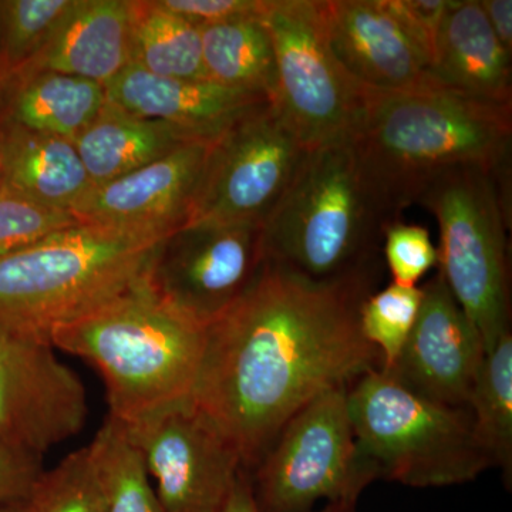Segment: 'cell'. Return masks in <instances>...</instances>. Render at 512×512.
Segmentation results:
<instances>
[{
    "label": "cell",
    "mask_w": 512,
    "mask_h": 512,
    "mask_svg": "<svg viewBox=\"0 0 512 512\" xmlns=\"http://www.w3.org/2000/svg\"><path fill=\"white\" fill-rule=\"evenodd\" d=\"M212 143L188 141L154 163L94 185L74 207V218L123 234L167 238L187 225Z\"/></svg>",
    "instance_id": "5bb4252c"
},
{
    "label": "cell",
    "mask_w": 512,
    "mask_h": 512,
    "mask_svg": "<svg viewBox=\"0 0 512 512\" xmlns=\"http://www.w3.org/2000/svg\"><path fill=\"white\" fill-rule=\"evenodd\" d=\"M106 103V87L59 72L19 77L0 96V117L39 133L76 140Z\"/></svg>",
    "instance_id": "7402d4cb"
},
{
    "label": "cell",
    "mask_w": 512,
    "mask_h": 512,
    "mask_svg": "<svg viewBox=\"0 0 512 512\" xmlns=\"http://www.w3.org/2000/svg\"><path fill=\"white\" fill-rule=\"evenodd\" d=\"M375 282L376 271L312 281L266 258L251 288L207 326L191 402L248 473L305 404L382 367L359 320Z\"/></svg>",
    "instance_id": "6da1fadb"
},
{
    "label": "cell",
    "mask_w": 512,
    "mask_h": 512,
    "mask_svg": "<svg viewBox=\"0 0 512 512\" xmlns=\"http://www.w3.org/2000/svg\"><path fill=\"white\" fill-rule=\"evenodd\" d=\"M265 262L262 227L187 225L161 242L147 281L168 305L207 328L251 288Z\"/></svg>",
    "instance_id": "4fadbf2b"
},
{
    "label": "cell",
    "mask_w": 512,
    "mask_h": 512,
    "mask_svg": "<svg viewBox=\"0 0 512 512\" xmlns=\"http://www.w3.org/2000/svg\"><path fill=\"white\" fill-rule=\"evenodd\" d=\"M70 0H0V96L28 69Z\"/></svg>",
    "instance_id": "4316f807"
},
{
    "label": "cell",
    "mask_w": 512,
    "mask_h": 512,
    "mask_svg": "<svg viewBox=\"0 0 512 512\" xmlns=\"http://www.w3.org/2000/svg\"><path fill=\"white\" fill-rule=\"evenodd\" d=\"M417 204L439 224V274L488 353L511 332V204L497 177L480 167L451 168L424 190Z\"/></svg>",
    "instance_id": "52a82bcc"
},
{
    "label": "cell",
    "mask_w": 512,
    "mask_h": 512,
    "mask_svg": "<svg viewBox=\"0 0 512 512\" xmlns=\"http://www.w3.org/2000/svg\"><path fill=\"white\" fill-rule=\"evenodd\" d=\"M157 3L201 29L231 20L261 18L266 0H157Z\"/></svg>",
    "instance_id": "d6a6232c"
},
{
    "label": "cell",
    "mask_w": 512,
    "mask_h": 512,
    "mask_svg": "<svg viewBox=\"0 0 512 512\" xmlns=\"http://www.w3.org/2000/svg\"><path fill=\"white\" fill-rule=\"evenodd\" d=\"M0 512H26V503L0 504Z\"/></svg>",
    "instance_id": "74e56055"
},
{
    "label": "cell",
    "mask_w": 512,
    "mask_h": 512,
    "mask_svg": "<svg viewBox=\"0 0 512 512\" xmlns=\"http://www.w3.org/2000/svg\"><path fill=\"white\" fill-rule=\"evenodd\" d=\"M349 387L319 394L293 414L249 471L259 512H311L313 505H356L377 480L357 447Z\"/></svg>",
    "instance_id": "9c48e42d"
},
{
    "label": "cell",
    "mask_w": 512,
    "mask_h": 512,
    "mask_svg": "<svg viewBox=\"0 0 512 512\" xmlns=\"http://www.w3.org/2000/svg\"><path fill=\"white\" fill-rule=\"evenodd\" d=\"M87 416L86 387L49 336L0 325V441L42 457L77 436Z\"/></svg>",
    "instance_id": "8fae6325"
},
{
    "label": "cell",
    "mask_w": 512,
    "mask_h": 512,
    "mask_svg": "<svg viewBox=\"0 0 512 512\" xmlns=\"http://www.w3.org/2000/svg\"><path fill=\"white\" fill-rule=\"evenodd\" d=\"M352 143L397 217L457 167L490 171L511 200L512 106L473 99L439 80L400 92L373 89Z\"/></svg>",
    "instance_id": "7a4b0ae2"
},
{
    "label": "cell",
    "mask_w": 512,
    "mask_h": 512,
    "mask_svg": "<svg viewBox=\"0 0 512 512\" xmlns=\"http://www.w3.org/2000/svg\"><path fill=\"white\" fill-rule=\"evenodd\" d=\"M188 141L194 140L177 128L134 116L106 99L73 143L94 187L154 163Z\"/></svg>",
    "instance_id": "44dd1931"
},
{
    "label": "cell",
    "mask_w": 512,
    "mask_h": 512,
    "mask_svg": "<svg viewBox=\"0 0 512 512\" xmlns=\"http://www.w3.org/2000/svg\"><path fill=\"white\" fill-rule=\"evenodd\" d=\"M478 443L493 467L503 470L505 484L512 477V333L501 336L483 365L468 400Z\"/></svg>",
    "instance_id": "d4e9b609"
},
{
    "label": "cell",
    "mask_w": 512,
    "mask_h": 512,
    "mask_svg": "<svg viewBox=\"0 0 512 512\" xmlns=\"http://www.w3.org/2000/svg\"><path fill=\"white\" fill-rule=\"evenodd\" d=\"M42 457L0 441V504L26 503L43 473Z\"/></svg>",
    "instance_id": "836d02e7"
},
{
    "label": "cell",
    "mask_w": 512,
    "mask_h": 512,
    "mask_svg": "<svg viewBox=\"0 0 512 512\" xmlns=\"http://www.w3.org/2000/svg\"><path fill=\"white\" fill-rule=\"evenodd\" d=\"M106 497V512H165L143 458L120 421L107 416L89 444Z\"/></svg>",
    "instance_id": "484cf974"
},
{
    "label": "cell",
    "mask_w": 512,
    "mask_h": 512,
    "mask_svg": "<svg viewBox=\"0 0 512 512\" xmlns=\"http://www.w3.org/2000/svg\"><path fill=\"white\" fill-rule=\"evenodd\" d=\"M207 328L163 301L147 276L127 291L50 329L56 349L103 379L109 416L127 424L191 399Z\"/></svg>",
    "instance_id": "3957f363"
},
{
    "label": "cell",
    "mask_w": 512,
    "mask_h": 512,
    "mask_svg": "<svg viewBox=\"0 0 512 512\" xmlns=\"http://www.w3.org/2000/svg\"><path fill=\"white\" fill-rule=\"evenodd\" d=\"M164 239L80 224L0 255V325L49 336L146 278Z\"/></svg>",
    "instance_id": "5b68a950"
},
{
    "label": "cell",
    "mask_w": 512,
    "mask_h": 512,
    "mask_svg": "<svg viewBox=\"0 0 512 512\" xmlns=\"http://www.w3.org/2000/svg\"><path fill=\"white\" fill-rule=\"evenodd\" d=\"M5 190V180H3V171H2V151H0V192Z\"/></svg>",
    "instance_id": "f35d334b"
},
{
    "label": "cell",
    "mask_w": 512,
    "mask_h": 512,
    "mask_svg": "<svg viewBox=\"0 0 512 512\" xmlns=\"http://www.w3.org/2000/svg\"><path fill=\"white\" fill-rule=\"evenodd\" d=\"M123 427L165 512L217 511L245 471L238 451L191 399Z\"/></svg>",
    "instance_id": "7c38bea8"
},
{
    "label": "cell",
    "mask_w": 512,
    "mask_h": 512,
    "mask_svg": "<svg viewBox=\"0 0 512 512\" xmlns=\"http://www.w3.org/2000/svg\"><path fill=\"white\" fill-rule=\"evenodd\" d=\"M431 74L473 99L512 106L511 55L495 37L480 0H454L441 25Z\"/></svg>",
    "instance_id": "d6986e66"
},
{
    "label": "cell",
    "mask_w": 512,
    "mask_h": 512,
    "mask_svg": "<svg viewBox=\"0 0 512 512\" xmlns=\"http://www.w3.org/2000/svg\"><path fill=\"white\" fill-rule=\"evenodd\" d=\"M399 218L370 183L352 140L315 148L262 227L266 258L318 282L367 274Z\"/></svg>",
    "instance_id": "277c9868"
},
{
    "label": "cell",
    "mask_w": 512,
    "mask_h": 512,
    "mask_svg": "<svg viewBox=\"0 0 512 512\" xmlns=\"http://www.w3.org/2000/svg\"><path fill=\"white\" fill-rule=\"evenodd\" d=\"M215 512H259L247 470L242 471L227 500Z\"/></svg>",
    "instance_id": "d590c367"
},
{
    "label": "cell",
    "mask_w": 512,
    "mask_h": 512,
    "mask_svg": "<svg viewBox=\"0 0 512 512\" xmlns=\"http://www.w3.org/2000/svg\"><path fill=\"white\" fill-rule=\"evenodd\" d=\"M488 23L500 45L512 56V2L511 0H480Z\"/></svg>",
    "instance_id": "e575fe53"
},
{
    "label": "cell",
    "mask_w": 512,
    "mask_h": 512,
    "mask_svg": "<svg viewBox=\"0 0 512 512\" xmlns=\"http://www.w3.org/2000/svg\"><path fill=\"white\" fill-rule=\"evenodd\" d=\"M276 64L274 104L309 150L352 140L373 89L330 46L326 0H266L261 16Z\"/></svg>",
    "instance_id": "ba28073f"
},
{
    "label": "cell",
    "mask_w": 512,
    "mask_h": 512,
    "mask_svg": "<svg viewBox=\"0 0 512 512\" xmlns=\"http://www.w3.org/2000/svg\"><path fill=\"white\" fill-rule=\"evenodd\" d=\"M309 153L274 101L251 111L211 144L187 225L264 227Z\"/></svg>",
    "instance_id": "30bf717a"
},
{
    "label": "cell",
    "mask_w": 512,
    "mask_h": 512,
    "mask_svg": "<svg viewBox=\"0 0 512 512\" xmlns=\"http://www.w3.org/2000/svg\"><path fill=\"white\" fill-rule=\"evenodd\" d=\"M120 109L161 121L194 141H215L248 113L272 101L210 79H170L128 66L106 86Z\"/></svg>",
    "instance_id": "2e32d148"
},
{
    "label": "cell",
    "mask_w": 512,
    "mask_h": 512,
    "mask_svg": "<svg viewBox=\"0 0 512 512\" xmlns=\"http://www.w3.org/2000/svg\"><path fill=\"white\" fill-rule=\"evenodd\" d=\"M131 63V0H70L45 45L19 77L59 72L106 87Z\"/></svg>",
    "instance_id": "ac0fdd59"
},
{
    "label": "cell",
    "mask_w": 512,
    "mask_h": 512,
    "mask_svg": "<svg viewBox=\"0 0 512 512\" xmlns=\"http://www.w3.org/2000/svg\"><path fill=\"white\" fill-rule=\"evenodd\" d=\"M421 288L416 325L394 365L383 370L430 402L467 407L483 365V340L440 274Z\"/></svg>",
    "instance_id": "9a60e30c"
},
{
    "label": "cell",
    "mask_w": 512,
    "mask_h": 512,
    "mask_svg": "<svg viewBox=\"0 0 512 512\" xmlns=\"http://www.w3.org/2000/svg\"><path fill=\"white\" fill-rule=\"evenodd\" d=\"M423 288L390 284L367 296L360 308V329L379 352L382 369H390L400 356L419 318Z\"/></svg>",
    "instance_id": "f1b7e54d"
},
{
    "label": "cell",
    "mask_w": 512,
    "mask_h": 512,
    "mask_svg": "<svg viewBox=\"0 0 512 512\" xmlns=\"http://www.w3.org/2000/svg\"><path fill=\"white\" fill-rule=\"evenodd\" d=\"M356 505L328 504L323 510L316 512H355ZM313 512V511H311Z\"/></svg>",
    "instance_id": "8d00e7d4"
},
{
    "label": "cell",
    "mask_w": 512,
    "mask_h": 512,
    "mask_svg": "<svg viewBox=\"0 0 512 512\" xmlns=\"http://www.w3.org/2000/svg\"><path fill=\"white\" fill-rule=\"evenodd\" d=\"M400 26L429 60L430 72L436 55L441 25L454 0H382Z\"/></svg>",
    "instance_id": "1f68e13d"
},
{
    "label": "cell",
    "mask_w": 512,
    "mask_h": 512,
    "mask_svg": "<svg viewBox=\"0 0 512 512\" xmlns=\"http://www.w3.org/2000/svg\"><path fill=\"white\" fill-rule=\"evenodd\" d=\"M383 254L394 285L416 288L417 282L439 264V251L429 231L420 225L394 222L384 232Z\"/></svg>",
    "instance_id": "4dcf8cb0"
},
{
    "label": "cell",
    "mask_w": 512,
    "mask_h": 512,
    "mask_svg": "<svg viewBox=\"0 0 512 512\" xmlns=\"http://www.w3.org/2000/svg\"><path fill=\"white\" fill-rule=\"evenodd\" d=\"M133 66L170 79H207L201 30L157 0H131Z\"/></svg>",
    "instance_id": "cb8c5ba5"
},
{
    "label": "cell",
    "mask_w": 512,
    "mask_h": 512,
    "mask_svg": "<svg viewBox=\"0 0 512 512\" xmlns=\"http://www.w3.org/2000/svg\"><path fill=\"white\" fill-rule=\"evenodd\" d=\"M0 151L5 190L72 214L92 190L72 140L39 133L0 117Z\"/></svg>",
    "instance_id": "ffe728a7"
},
{
    "label": "cell",
    "mask_w": 512,
    "mask_h": 512,
    "mask_svg": "<svg viewBox=\"0 0 512 512\" xmlns=\"http://www.w3.org/2000/svg\"><path fill=\"white\" fill-rule=\"evenodd\" d=\"M326 19L333 53L363 86L400 92L437 80L382 0H326Z\"/></svg>",
    "instance_id": "e0dca14e"
},
{
    "label": "cell",
    "mask_w": 512,
    "mask_h": 512,
    "mask_svg": "<svg viewBox=\"0 0 512 512\" xmlns=\"http://www.w3.org/2000/svg\"><path fill=\"white\" fill-rule=\"evenodd\" d=\"M348 403L357 447L377 478L413 488L450 487L493 467L467 407L430 402L383 369L350 384Z\"/></svg>",
    "instance_id": "8992f818"
},
{
    "label": "cell",
    "mask_w": 512,
    "mask_h": 512,
    "mask_svg": "<svg viewBox=\"0 0 512 512\" xmlns=\"http://www.w3.org/2000/svg\"><path fill=\"white\" fill-rule=\"evenodd\" d=\"M26 512H106V497L89 446L43 470L26 500Z\"/></svg>",
    "instance_id": "83f0119b"
},
{
    "label": "cell",
    "mask_w": 512,
    "mask_h": 512,
    "mask_svg": "<svg viewBox=\"0 0 512 512\" xmlns=\"http://www.w3.org/2000/svg\"><path fill=\"white\" fill-rule=\"evenodd\" d=\"M73 214L46 207L18 192H0V255L32 247L57 232L77 227Z\"/></svg>",
    "instance_id": "f546056e"
},
{
    "label": "cell",
    "mask_w": 512,
    "mask_h": 512,
    "mask_svg": "<svg viewBox=\"0 0 512 512\" xmlns=\"http://www.w3.org/2000/svg\"><path fill=\"white\" fill-rule=\"evenodd\" d=\"M200 30L207 79L274 101V47L261 18L231 20Z\"/></svg>",
    "instance_id": "603a6c76"
}]
</instances>
